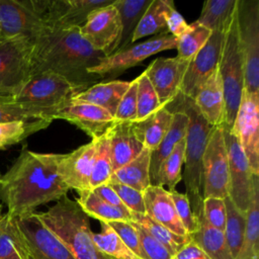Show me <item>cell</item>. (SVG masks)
<instances>
[{
  "instance_id": "obj_1",
  "label": "cell",
  "mask_w": 259,
  "mask_h": 259,
  "mask_svg": "<svg viewBox=\"0 0 259 259\" xmlns=\"http://www.w3.org/2000/svg\"><path fill=\"white\" fill-rule=\"evenodd\" d=\"M63 154L38 153L23 147L8 171L1 175L0 200L7 213L20 217L51 201H58L70 190L59 173Z\"/></svg>"
},
{
  "instance_id": "obj_2",
  "label": "cell",
  "mask_w": 259,
  "mask_h": 259,
  "mask_svg": "<svg viewBox=\"0 0 259 259\" xmlns=\"http://www.w3.org/2000/svg\"><path fill=\"white\" fill-rule=\"evenodd\" d=\"M31 44V75L53 72L68 80L80 92L102 80L88 70L106 56L82 37L79 27L45 25Z\"/></svg>"
},
{
  "instance_id": "obj_3",
  "label": "cell",
  "mask_w": 259,
  "mask_h": 259,
  "mask_svg": "<svg viewBox=\"0 0 259 259\" xmlns=\"http://www.w3.org/2000/svg\"><path fill=\"white\" fill-rule=\"evenodd\" d=\"M167 108L170 111H182L188 116L184 152V185L186 197L195 217L202 218L203 177L202 158L208 136L213 126L208 124L199 113L192 99L179 94Z\"/></svg>"
},
{
  "instance_id": "obj_4",
  "label": "cell",
  "mask_w": 259,
  "mask_h": 259,
  "mask_svg": "<svg viewBox=\"0 0 259 259\" xmlns=\"http://www.w3.org/2000/svg\"><path fill=\"white\" fill-rule=\"evenodd\" d=\"M36 213L45 226L64 243L75 259H112L95 246L89 217L76 200L65 195L47 211Z\"/></svg>"
},
{
  "instance_id": "obj_5",
  "label": "cell",
  "mask_w": 259,
  "mask_h": 259,
  "mask_svg": "<svg viewBox=\"0 0 259 259\" xmlns=\"http://www.w3.org/2000/svg\"><path fill=\"white\" fill-rule=\"evenodd\" d=\"M80 91L65 78L47 71L31 75L14 100L31 116L52 122Z\"/></svg>"
},
{
  "instance_id": "obj_6",
  "label": "cell",
  "mask_w": 259,
  "mask_h": 259,
  "mask_svg": "<svg viewBox=\"0 0 259 259\" xmlns=\"http://www.w3.org/2000/svg\"><path fill=\"white\" fill-rule=\"evenodd\" d=\"M219 72L225 97V124L231 128L240 105L245 80L244 62L238 38L236 8L225 32Z\"/></svg>"
},
{
  "instance_id": "obj_7",
  "label": "cell",
  "mask_w": 259,
  "mask_h": 259,
  "mask_svg": "<svg viewBox=\"0 0 259 259\" xmlns=\"http://www.w3.org/2000/svg\"><path fill=\"white\" fill-rule=\"evenodd\" d=\"M236 9L244 62V91L259 95V0H237Z\"/></svg>"
},
{
  "instance_id": "obj_8",
  "label": "cell",
  "mask_w": 259,
  "mask_h": 259,
  "mask_svg": "<svg viewBox=\"0 0 259 259\" xmlns=\"http://www.w3.org/2000/svg\"><path fill=\"white\" fill-rule=\"evenodd\" d=\"M32 44L27 38H0V95L15 96L31 76Z\"/></svg>"
},
{
  "instance_id": "obj_9",
  "label": "cell",
  "mask_w": 259,
  "mask_h": 259,
  "mask_svg": "<svg viewBox=\"0 0 259 259\" xmlns=\"http://www.w3.org/2000/svg\"><path fill=\"white\" fill-rule=\"evenodd\" d=\"M176 44L177 38L171 34L158 35L104 57L97 65L90 68L88 72L99 76L102 80L111 81L125 70L140 64L147 58L163 51L175 49Z\"/></svg>"
},
{
  "instance_id": "obj_10",
  "label": "cell",
  "mask_w": 259,
  "mask_h": 259,
  "mask_svg": "<svg viewBox=\"0 0 259 259\" xmlns=\"http://www.w3.org/2000/svg\"><path fill=\"white\" fill-rule=\"evenodd\" d=\"M203 198H226L229 193V161L223 124L213 126L202 158Z\"/></svg>"
},
{
  "instance_id": "obj_11",
  "label": "cell",
  "mask_w": 259,
  "mask_h": 259,
  "mask_svg": "<svg viewBox=\"0 0 259 259\" xmlns=\"http://www.w3.org/2000/svg\"><path fill=\"white\" fill-rule=\"evenodd\" d=\"M225 142L229 161V193L228 197L243 213H246L252 199L254 181L248 160L231 128L223 123Z\"/></svg>"
},
{
  "instance_id": "obj_12",
  "label": "cell",
  "mask_w": 259,
  "mask_h": 259,
  "mask_svg": "<svg viewBox=\"0 0 259 259\" xmlns=\"http://www.w3.org/2000/svg\"><path fill=\"white\" fill-rule=\"evenodd\" d=\"M13 218L29 259H75L64 243L39 220L35 211Z\"/></svg>"
},
{
  "instance_id": "obj_13",
  "label": "cell",
  "mask_w": 259,
  "mask_h": 259,
  "mask_svg": "<svg viewBox=\"0 0 259 259\" xmlns=\"http://www.w3.org/2000/svg\"><path fill=\"white\" fill-rule=\"evenodd\" d=\"M115 0H33V5L45 25L81 27L95 9L110 5Z\"/></svg>"
},
{
  "instance_id": "obj_14",
  "label": "cell",
  "mask_w": 259,
  "mask_h": 259,
  "mask_svg": "<svg viewBox=\"0 0 259 259\" xmlns=\"http://www.w3.org/2000/svg\"><path fill=\"white\" fill-rule=\"evenodd\" d=\"M231 131L248 160L252 174L259 176V95L243 91Z\"/></svg>"
},
{
  "instance_id": "obj_15",
  "label": "cell",
  "mask_w": 259,
  "mask_h": 259,
  "mask_svg": "<svg viewBox=\"0 0 259 259\" xmlns=\"http://www.w3.org/2000/svg\"><path fill=\"white\" fill-rule=\"evenodd\" d=\"M80 34L94 50L106 57L113 54L121 34L120 19L114 2L93 10L80 27Z\"/></svg>"
},
{
  "instance_id": "obj_16",
  "label": "cell",
  "mask_w": 259,
  "mask_h": 259,
  "mask_svg": "<svg viewBox=\"0 0 259 259\" xmlns=\"http://www.w3.org/2000/svg\"><path fill=\"white\" fill-rule=\"evenodd\" d=\"M44 26L32 0H0V38L32 40Z\"/></svg>"
},
{
  "instance_id": "obj_17",
  "label": "cell",
  "mask_w": 259,
  "mask_h": 259,
  "mask_svg": "<svg viewBox=\"0 0 259 259\" xmlns=\"http://www.w3.org/2000/svg\"><path fill=\"white\" fill-rule=\"evenodd\" d=\"M227 27L213 30L205 45L191 59L181 85V95L193 100L202 84L218 69Z\"/></svg>"
},
{
  "instance_id": "obj_18",
  "label": "cell",
  "mask_w": 259,
  "mask_h": 259,
  "mask_svg": "<svg viewBox=\"0 0 259 259\" xmlns=\"http://www.w3.org/2000/svg\"><path fill=\"white\" fill-rule=\"evenodd\" d=\"M190 60L180 57L157 58L145 70L163 106L169 105L179 94Z\"/></svg>"
},
{
  "instance_id": "obj_19",
  "label": "cell",
  "mask_w": 259,
  "mask_h": 259,
  "mask_svg": "<svg viewBox=\"0 0 259 259\" xmlns=\"http://www.w3.org/2000/svg\"><path fill=\"white\" fill-rule=\"evenodd\" d=\"M97 138L80 146L69 154H63L59 173L69 189L77 192L90 189V177L96 151Z\"/></svg>"
},
{
  "instance_id": "obj_20",
  "label": "cell",
  "mask_w": 259,
  "mask_h": 259,
  "mask_svg": "<svg viewBox=\"0 0 259 259\" xmlns=\"http://www.w3.org/2000/svg\"><path fill=\"white\" fill-rule=\"evenodd\" d=\"M65 119L75 124L92 139L100 137L116 121L114 117L100 106L72 100L62 107L55 115V119Z\"/></svg>"
},
{
  "instance_id": "obj_21",
  "label": "cell",
  "mask_w": 259,
  "mask_h": 259,
  "mask_svg": "<svg viewBox=\"0 0 259 259\" xmlns=\"http://www.w3.org/2000/svg\"><path fill=\"white\" fill-rule=\"evenodd\" d=\"M143 195L146 214L148 217L176 235L183 237L189 236L177 215L169 190H166L162 186L150 185L143 192Z\"/></svg>"
},
{
  "instance_id": "obj_22",
  "label": "cell",
  "mask_w": 259,
  "mask_h": 259,
  "mask_svg": "<svg viewBox=\"0 0 259 259\" xmlns=\"http://www.w3.org/2000/svg\"><path fill=\"white\" fill-rule=\"evenodd\" d=\"M193 102L208 124L219 126L225 123V97L219 67L199 88Z\"/></svg>"
},
{
  "instance_id": "obj_23",
  "label": "cell",
  "mask_w": 259,
  "mask_h": 259,
  "mask_svg": "<svg viewBox=\"0 0 259 259\" xmlns=\"http://www.w3.org/2000/svg\"><path fill=\"white\" fill-rule=\"evenodd\" d=\"M109 147L113 171L133 161L143 151L133 121H115L109 128Z\"/></svg>"
},
{
  "instance_id": "obj_24",
  "label": "cell",
  "mask_w": 259,
  "mask_h": 259,
  "mask_svg": "<svg viewBox=\"0 0 259 259\" xmlns=\"http://www.w3.org/2000/svg\"><path fill=\"white\" fill-rule=\"evenodd\" d=\"M130 82L118 80L99 82L78 93L72 100L100 106L114 117L117 105L128 88Z\"/></svg>"
},
{
  "instance_id": "obj_25",
  "label": "cell",
  "mask_w": 259,
  "mask_h": 259,
  "mask_svg": "<svg viewBox=\"0 0 259 259\" xmlns=\"http://www.w3.org/2000/svg\"><path fill=\"white\" fill-rule=\"evenodd\" d=\"M173 119V112L161 105L156 111L142 120L133 121L135 132L144 148L155 150L168 133Z\"/></svg>"
},
{
  "instance_id": "obj_26",
  "label": "cell",
  "mask_w": 259,
  "mask_h": 259,
  "mask_svg": "<svg viewBox=\"0 0 259 259\" xmlns=\"http://www.w3.org/2000/svg\"><path fill=\"white\" fill-rule=\"evenodd\" d=\"M173 112V119L171 126L160 142L155 150L151 152V162H150V179L151 185L154 183L159 169L164 162V160L170 155L175 146L186 136L188 127V116L182 111H171Z\"/></svg>"
},
{
  "instance_id": "obj_27",
  "label": "cell",
  "mask_w": 259,
  "mask_h": 259,
  "mask_svg": "<svg viewBox=\"0 0 259 259\" xmlns=\"http://www.w3.org/2000/svg\"><path fill=\"white\" fill-rule=\"evenodd\" d=\"M151 150L144 148L137 158L113 171L109 182L124 184L141 192H144L151 185Z\"/></svg>"
},
{
  "instance_id": "obj_28",
  "label": "cell",
  "mask_w": 259,
  "mask_h": 259,
  "mask_svg": "<svg viewBox=\"0 0 259 259\" xmlns=\"http://www.w3.org/2000/svg\"><path fill=\"white\" fill-rule=\"evenodd\" d=\"M245 233L241 248L234 259H258L259 238V176L255 178L251 203L245 213Z\"/></svg>"
},
{
  "instance_id": "obj_29",
  "label": "cell",
  "mask_w": 259,
  "mask_h": 259,
  "mask_svg": "<svg viewBox=\"0 0 259 259\" xmlns=\"http://www.w3.org/2000/svg\"><path fill=\"white\" fill-rule=\"evenodd\" d=\"M153 0H115L121 24V34L116 51H121L132 46L134 32L143 14ZM115 51V52H116Z\"/></svg>"
},
{
  "instance_id": "obj_30",
  "label": "cell",
  "mask_w": 259,
  "mask_h": 259,
  "mask_svg": "<svg viewBox=\"0 0 259 259\" xmlns=\"http://www.w3.org/2000/svg\"><path fill=\"white\" fill-rule=\"evenodd\" d=\"M76 201L89 218H94L99 222L110 223L132 221V213L122 211L119 208L108 204L91 189L79 191Z\"/></svg>"
},
{
  "instance_id": "obj_31",
  "label": "cell",
  "mask_w": 259,
  "mask_h": 259,
  "mask_svg": "<svg viewBox=\"0 0 259 259\" xmlns=\"http://www.w3.org/2000/svg\"><path fill=\"white\" fill-rule=\"evenodd\" d=\"M198 231L191 235V240L209 259H233L223 231L208 225L202 218Z\"/></svg>"
},
{
  "instance_id": "obj_32",
  "label": "cell",
  "mask_w": 259,
  "mask_h": 259,
  "mask_svg": "<svg viewBox=\"0 0 259 259\" xmlns=\"http://www.w3.org/2000/svg\"><path fill=\"white\" fill-rule=\"evenodd\" d=\"M0 259H29L15 219L7 212L0 219Z\"/></svg>"
},
{
  "instance_id": "obj_33",
  "label": "cell",
  "mask_w": 259,
  "mask_h": 259,
  "mask_svg": "<svg viewBox=\"0 0 259 259\" xmlns=\"http://www.w3.org/2000/svg\"><path fill=\"white\" fill-rule=\"evenodd\" d=\"M172 0H153L134 32L132 42L139 40L147 35L155 34L161 30H167L166 12Z\"/></svg>"
},
{
  "instance_id": "obj_34",
  "label": "cell",
  "mask_w": 259,
  "mask_h": 259,
  "mask_svg": "<svg viewBox=\"0 0 259 259\" xmlns=\"http://www.w3.org/2000/svg\"><path fill=\"white\" fill-rule=\"evenodd\" d=\"M237 0L204 1L200 15L196 20L209 30H220L228 26L235 11Z\"/></svg>"
},
{
  "instance_id": "obj_35",
  "label": "cell",
  "mask_w": 259,
  "mask_h": 259,
  "mask_svg": "<svg viewBox=\"0 0 259 259\" xmlns=\"http://www.w3.org/2000/svg\"><path fill=\"white\" fill-rule=\"evenodd\" d=\"M52 122L40 119L12 120L0 123V151L16 145Z\"/></svg>"
},
{
  "instance_id": "obj_36",
  "label": "cell",
  "mask_w": 259,
  "mask_h": 259,
  "mask_svg": "<svg viewBox=\"0 0 259 259\" xmlns=\"http://www.w3.org/2000/svg\"><path fill=\"white\" fill-rule=\"evenodd\" d=\"M132 222L140 225L144 228L153 238L164 245L170 253L174 256L186 243L191 240L190 236H179L162 226L161 224L155 222L147 214L132 213Z\"/></svg>"
},
{
  "instance_id": "obj_37",
  "label": "cell",
  "mask_w": 259,
  "mask_h": 259,
  "mask_svg": "<svg viewBox=\"0 0 259 259\" xmlns=\"http://www.w3.org/2000/svg\"><path fill=\"white\" fill-rule=\"evenodd\" d=\"M113 173L110 147H109V128L100 137H97L96 151L94 155L93 167L90 177V189L100 185L107 184Z\"/></svg>"
},
{
  "instance_id": "obj_38",
  "label": "cell",
  "mask_w": 259,
  "mask_h": 259,
  "mask_svg": "<svg viewBox=\"0 0 259 259\" xmlns=\"http://www.w3.org/2000/svg\"><path fill=\"white\" fill-rule=\"evenodd\" d=\"M185 138H183L173 149L170 155L162 163L157 177L152 185L164 186L167 185L170 190L175 189V186L182 179L181 168L184 163Z\"/></svg>"
},
{
  "instance_id": "obj_39",
  "label": "cell",
  "mask_w": 259,
  "mask_h": 259,
  "mask_svg": "<svg viewBox=\"0 0 259 259\" xmlns=\"http://www.w3.org/2000/svg\"><path fill=\"white\" fill-rule=\"evenodd\" d=\"M101 230L93 233V242L103 254L112 259H140L120 240L112 228L104 222H100Z\"/></svg>"
},
{
  "instance_id": "obj_40",
  "label": "cell",
  "mask_w": 259,
  "mask_h": 259,
  "mask_svg": "<svg viewBox=\"0 0 259 259\" xmlns=\"http://www.w3.org/2000/svg\"><path fill=\"white\" fill-rule=\"evenodd\" d=\"M225 203L227 209V220L224 235L229 250L234 259L237 256L243 242L246 215L233 204L229 197L225 198Z\"/></svg>"
},
{
  "instance_id": "obj_41",
  "label": "cell",
  "mask_w": 259,
  "mask_h": 259,
  "mask_svg": "<svg viewBox=\"0 0 259 259\" xmlns=\"http://www.w3.org/2000/svg\"><path fill=\"white\" fill-rule=\"evenodd\" d=\"M211 30L198 23L196 20L189 24L188 29L177 38L176 50L178 57L184 60H190L199 52V50L205 45Z\"/></svg>"
},
{
  "instance_id": "obj_42",
  "label": "cell",
  "mask_w": 259,
  "mask_h": 259,
  "mask_svg": "<svg viewBox=\"0 0 259 259\" xmlns=\"http://www.w3.org/2000/svg\"><path fill=\"white\" fill-rule=\"evenodd\" d=\"M138 78L137 91V118L135 121L142 120L156 111L160 106V102L156 91L150 83L146 72L144 71Z\"/></svg>"
},
{
  "instance_id": "obj_43",
  "label": "cell",
  "mask_w": 259,
  "mask_h": 259,
  "mask_svg": "<svg viewBox=\"0 0 259 259\" xmlns=\"http://www.w3.org/2000/svg\"><path fill=\"white\" fill-rule=\"evenodd\" d=\"M169 192L173 199L177 215H178L183 228L185 229L187 235L191 236V235L195 234L199 229L200 222L195 217V214L192 212L188 198L186 197V195L184 193L178 192L176 189L169 190Z\"/></svg>"
},
{
  "instance_id": "obj_44",
  "label": "cell",
  "mask_w": 259,
  "mask_h": 259,
  "mask_svg": "<svg viewBox=\"0 0 259 259\" xmlns=\"http://www.w3.org/2000/svg\"><path fill=\"white\" fill-rule=\"evenodd\" d=\"M202 219L211 227L223 231L227 220L225 198L206 197L202 202Z\"/></svg>"
},
{
  "instance_id": "obj_45",
  "label": "cell",
  "mask_w": 259,
  "mask_h": 259,
  "mask_svg": "<svg viewBox=\"0 0 259 259\" xmlns=\"http://www.w3.org/2000/svg\"><path fill=\"white\" fill-rule=\"evenodd\" d=\"M137 91L138 78L130 82V86L122 95L115 114L116 121H135L137 118Z\"/></svg>"
},
{
  "instance_id": "obj_46",
  "label": "cell",
  "mask_w": 259,
  "mask_h": 259,
  "mask_svg": "<svg viewBox=\"0 0 259 259\" xmlns=\"http://www.w3.org/2000/svg\"><path fill=\"white\" fill-rule=\"evenodd\" d=\"M107 224L136 256L140 259H147L142 250L137 230L132 222H110Z\"/></svg>"
},
{
  "instance_id": "obj_47",
  "label": "cell",
  "mask_w": 259,
  "mask_h": 259,
  "mask_svg": "<svg viewBox=\"0 0 259 259\" xmlns=\"http://www.w3.org/2000/svg\"><path fill=\"white\" fill-rule=\"evenodd\" d=\"M108 184L116 192V194L131 213L146 214L143 192L120 183L109 182Z\"/></svg>"
},
{
  "instance_id": "obj_48",
  "label": "cell",
  "mask_w": 259,
  "mask_h": 259,
  "mask_svg": "<svg viewBox=\"0 0 259 259\" xmlns=\"http://www.w3.org/2000/svg\"><path fill=\"white\" fill-rule=\"evenodd\" d=\"M132 222V221H131ZM139 235L140 243L147 259H172L173 255L159 241L153 238L144 228L132 222Z\"/></svg>"
},
{
  "instance_id": "obj_49",
  "label": "cell",
  "mask_w": 259,
  "mask_h": 259,
  "mask_svg": "<svg viewBox=\"0 0 259 259\" xmlns=\"http://www.w3.org/2000/svg\"><path fill=\"white\" fill-rule=\"evenodd\" d=\"M37 119L31 116L25 109H23L15 100L13 96L0 95V123L12 120H31ZM44 120V119H40ZM48 121V120H47Z\"/></svg>"
},
{
  "instance_id": "obj_50",
  "label": "cell",
  "mask_w": 259,
  "mask_h": 259,
  "mask_svg": "<svg viewBox=\"0 0 259 259\" xmlns=\"http://www.w3.org/2000/svg\"><path fill=\"white\" fill-rule=\"evenodd\" d=\"M166 27L171 35L178 38L189 27L183 16L175 9L173 1H171L166 12Z\"/></svg>"
},
{
  "instance_id": "obj_51",
  "label": "cell",
  "mask_w": 259,
  "mask_h": 259,
  "mask_svg": "<svg viewBox=\"0 0 259 259\" xmlns=\"http://www.w3.org/2000/svg\"><path fill=\"white\" fill-rule=\"evenodd\" d=\"M97 196H99L102 200H104L105 202H107L108 204L119 208L122 211L125 212H130V210L124 206V204L122 203V201L120 200V198L118 197V195L116 194V192L111 188V186L107 183V184H103L100 185L94 189H91ZM131 213V212H130Z\"/></svg>"
},
{
  "instance_id": "obj_52",
  "label": "cell",
  "mask_w": 259,
  "mask_h": 259,
  "mask_svg": "<svg viewBox=\"0 0 259 259\" xmlns=\"http://www.w3.org/2000/svg\"><path fill=\"white\" fill-rule=\"evenodd\" d=\"M173 259H209V258L192 240H190L173 256Z\"/></svg>"
},
{
  "instance_id": "obj_53",
  "label": "cell",
  "mask_w": 259,
  "mask_h": 259,
  "mask_svg": "<svg viewBox=\"0 0 259 259\" xmlns=\"http://www.w3.org/2000/svg\"><path fill=\"white\" fill-rule=\"evenodd\" d=\"M2 215H3V213H2V204L0 203V219H1Z\"/></svg>"
},
{
  "instance_id": "obj_54",
  "label": "cell",
  "mask_w": 259,
  "mask_h": 259,
  "mask_svg": "<svg viewBox=\"0 0 259 259\" xmlns=\"http://www.w3.org/2000/svg\"><path fill=\"white\" fill-rule=\"evenodd\" d=\"M0 179H1V175H0Z\"/></svg>"
},
{
  "instance_id": "obj_55",
  "label": "cell",
  "mask_w": 259,
  "mask_h": 259,
  "mask_svg": "<svg viewBox=\"0 0 259 259\" xmlns=\"http://www.w3.org/2000/svg\"><path fill=\"white\" fill-rule=\"evenodd\" d=\"M172 259H173V258H172Z\"/></svg>"
}]
</instances>
